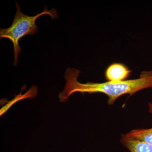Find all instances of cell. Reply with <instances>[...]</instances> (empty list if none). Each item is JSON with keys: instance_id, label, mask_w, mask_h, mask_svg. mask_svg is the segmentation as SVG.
Returning <instances> with one entry per match:
<instances>
[{"instance_id": "1", "label": "cell", "mask_w": 152, "mask_h": 152, "mask_svg": "<svg viewBox=\"0 0 152 152\" xmlns=\"http://www.w3.org/2000/svg\"><path fill=\"white\" fill-rule=\"evenodd\" d=\"M80 71L73 67L68 68L64 74L66 84L58 97L61 102L68 101L71 95L76 92L84 94L100 93L108 97L107 103L111 105L117 99L123 95H132L145 89L152 88V70L143 71L140 77L134 80L102 83L88 82L82 83L79 82Z\"/></svg>"}, {"instance_id": "2", "label": "cell", "mask_w": 152, "mask_h": 152, "mask_svg": "<svg viewBox=\"0 0 152 152\" xmlns=\"http://www.w3.org/2000/svg\"><path fill=\"white\" fill-rule=\"evenodd\" d=\"M16 13L11 26L7 28L0 30V38H7L12 42L14 51V66H17L18 63L19 54L22 53V48L19 45V41L25 36L33 35L38 30L36 21L38 18L44 15H48L51 19L58 17L56 9L48 10L46 6L43 12L34 16H30L22 13L18 3L16 2Z\"/></svg>"}, {"instance_id": "3", "label": "cell", "mask_w": 152, "mask_h": 152, "mask_svg": "<svg viewBox=\"0 0 152 152\" xmlns=\"http://www.w3.org/2000/svg\"><path fill=\"white\" fill-rule=\"evenodd\" d=\"M132 71L125 65L113 63L106 69L105 76L108 82L122 81L126 80Z\"/></svg>"}, {"instance_id": "4", "label": "cell", "mask_w": 152, "mask_h": 152, "mask_svg": "<svg viewBox=\"0 0 152 152\" xmlns=\"http://www.w3.org/2000/svg\"><path fill=\"white\" fill-rule=\"evenodd\" d=\"M121 142L130 152H152V145L122 134Z\"/></svg>"}, {"instance_id": "5", "label": "cell", "mask_w": 152, "mask_h": 152, "mask_svg": "<svg viewBox=\"0 0 152 152\" xmlns=\"http://www.w3.org/2000/svg\"><path fill=\"white\" fill-rule=\"evenodd\" d=\"M26 87L24 86L22 87L21 91L20 94L18 95H15V97L12 100L9 101L7 104H6L4 106H3L2 107L0 110V115L1 116L5 113L14 104L17 103V102L21 100L24 99H28V98H33L35 97L38 93L37 87L35 86H32V87L28 90L24 94H22L24 89L26 88Z\"/></svg>"}, {"instance_id": "6", "label": "cell", "mask_w": 152, "mask_h": 152, "mask_svg": "<svg viewBox=\"0 0 152 152\" xmlns=\"http://www.w3.org/2000/svg\"><path fill=\"white\" fill-rule=\"evenodd\" d=\"M125 135L128 137L152 145V128L132 130Z\"/></svg>"}, {"instance_id": "7", "label": "cell", "mask_w": 152, "mask_h": 152, "mask_svg": "<svg viewBox=\"0 0 152 152\" xmlns=\"http://www.w3.org/2000/svg\"><path fill=\"white\" fill-rule=\"evenodd\" d=\"M148 107L149 111L151 113H152V103H149L148 104Z\"/></svg>"}]
</instances>
